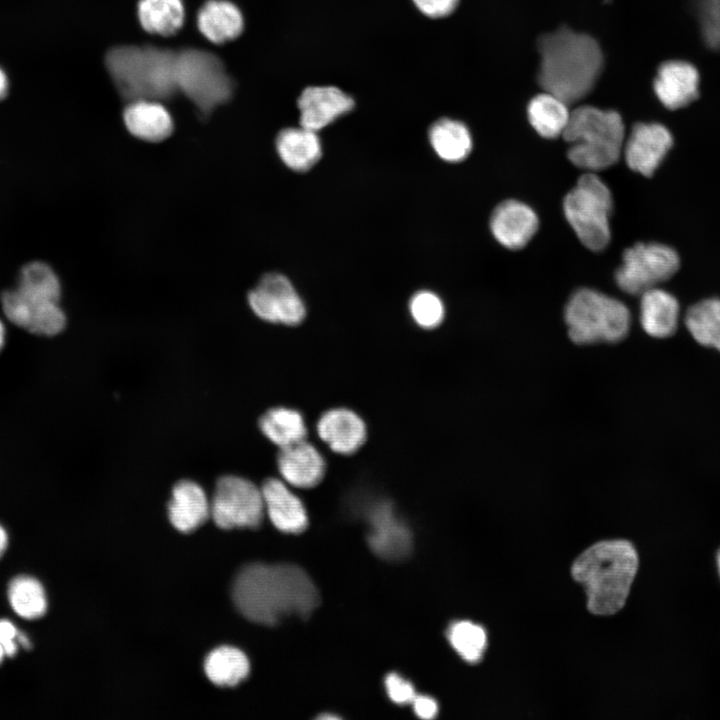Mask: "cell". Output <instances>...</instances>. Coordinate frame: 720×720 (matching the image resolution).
I'll list each match as a JSON object with an SVG mask.
<instances>
[{
    "instance_id": "obj_1",
    "label": "cell",
    "mask_w": 720,
    "mask_h": 720,
    "mask_svg": "<svg viewBox=\"0 0 720 720\" xmlns=\"http://www.w3.org/2000/svg\"><path fill=\"white\" fill-rule=\"evenodd\" d=\"M232 597L244 617L263 625H274L290 615L307 617L319 603L308 574L292 564L245 566L234 580Z\"/></svg>"
},
{
    "instance_id": "obj_39",
    "label": "cell",
    "mask_w": 720,
    "mask_h": 720,
    "mask_svg": "<svg viewBox=\"0 0 720 720\" xmlns=\"http://www.w3.org/2000/svg\"><path fill=\"white\" fill-rule=\"evenodd\" d=\"M8 90V80L3 72V70L0 68V99L6 96Z\"/></svg>"
},
{
    "instance_id": "obj_40",
    "label": "cell",
    "mask_w": 720,
    "mask_h": 720,
    "mask_svg": "<svg viewBox=\"0 0 720 720\" xmlns=\"http://www.w3.org/2000/svg\"><path fill=\"white\" fill-rule=\"evenodd\" d=\"M8 544V536L4 528L0 525V557L4 553Z\"/></svg>"
},
{
    "instance_id": "obj_6",
    "label": "cell",
    "mask_w": 720,
    "mask_h": 720,
    "mask_svg": "<svg viewBox=\"0 0 720 720\" xmlns=\"http://www.w3.org/2000/svg\"><path fill=\"white\" fill-rule=\"evenodd\" d=\"M564 318L571 340L578 344L619 341L627 335L631 321L624 303L588 288L571 295Z\"/></svg>"
},
{
    "instance_id": "obj_3",
    "label": "cell",
    "mask_w": 720,
    "mask_h": 720,
    "mask_svg": "<svg viewBox=\"0 0 720 720\" xmlns=\"http://www.w3.org/2000/svg\"><path fill=\"white\" fill-rule=\"evenodd\" d=\"M638 569V556L625 540L596 543L572 566L573 578L587 594V607L597 615H610L625 604Z\"/></svg>"
},
{
    "instance_id": "obj_15",
    "label": "cell",
    "mask_w": 720,
    "mask_h": 720,
    "mask_svg": "<svg viewBox=\"0 0 720 720\" xmlns=\"http://www.w3.org/2000/svg\"><path fill=\"white\" fill-rule=\"evenodd\" d=\"M699 82V72L693 64L683 60H669L658 67L653 89L667 109L677 110L698 99Z\"/></svg>"
},
{
    "instance_id": "obj_44",
    "label": "cell",
    "mask_w": 720,
    "mask_h": 720,
    "mask_svg": "<svg viewBox=\"0 0 720 720\" xmlns=\"http://www.w3.org/2000/svg\"><path fill=\"white\" fill-rule=\"evenodd\" d=\"M4 656H6L3 646L0 644V663L2 662Z\"/></svg>"
},
{
    "instance_id": "obj_21",
    "label": "cell",
    "mask_w": 720,
    "mask_h": 720,
    "mask_svg": "<svg viewBox=\"0 0 720 720\" xmlns=\"http://www.w3.org/2000/svg\"><path fill=\"white\" fill-rule=\"evenodd\" d=\"M123 121L130 134L147 142L163 141L174 129L169 111L156 100L140 99L128 102L123 111Z\"/></svg>"
},
{
    "instance_id": "obj_27",
    "label": "cell",
    "mask_w": 720,
    "mask_h": 720,
    "mask_svg": "<svg viewBox=\"0 0 720 720\" xmlns=\"http://www.w3.org/2000/svg\"><path fill=\"white\" fill-rule=\"evenodd\" d=\"M568 104L559 97L543 91L534 96L527 106L528 120L543 138L562 136L570 117Z\"/></svg>"
},
{
    "instance_id": "obj_35",
    "label": "cell",
    "mask_w": 720,
    "mask_h": 720,
    "mask_svg": "<svg viewBox=\"0 0 720 720\" xmlns=\"http://www.w3.org/2000/svg\"><path fill=\"white\" fill-rule=\"evenodd\" d=\"M389 698L397 704H407L416 696L413 685L396 673H390L385 679Z\"/></svg>"
},
{
    "instance_id": "obj_12",
    "label": "cell",
    "mask_w": 720,
    "mask_h": 720,
    "mask_svg": "<svg viewBox=\"0 0 720 720\" xmlns=\"http://www.w3.org/2000/svg\"><path fill=\"white\" fill-rule=\"evenodd\" d=\"M248 303L256 316L270 323L295 326L306 315L303 300L292 282L281 273L265 274L249 292Z\"/></svg>"
},
{
    "instance_id": "obj_36",
    "label": "cell",
    "mask_w": 720,
    "mask_h": 720,
    "mask_svg": "<svg viewBox=\"0 0 720 720\" xmlns=\"http://www.w3.org/2000/svg\"><path fill=\"white\" fill-rule=\"evenodd\" d=\"M416 8L425 16L438 19L449 16L456 9L459 0H412Z\"/></svg>"
},
{
    "instance_id": "obj_31",
    "label": "cell",
    "mask_w": 720,
    "mask_h": 720,
    "mask_svg": "<svg viewBox=\"0 0 720 720\" xmlns=\"http://www.w3.org/2000/svg\"><path fill=\"white\" fill-rule=\"evenodd\" d=\"M684 321L699 344L720 351V299L709 298L695 303L687 310Z\"/></svg>"
},
{
    "instance_id": "obj_38",
    "label": "cell",
    "mask_w": 720,
    "mask_h": 720,
    "mask_svg": "<svg viewBox=\"0 0 720 720\" xmlns=\"http://www.w3.org/2000/svg\"><path fill=\"white\" fill-rule=\"evenodd\" d=\"M412 704L414 712L421 719H432L438 713L437 702L429 696L416 695Z\"/></svg>"
},
{
    "instance_id": "obj_22",
    "label": "cell",
    "mask_w": 720,
    "mask_h": 720,
    "mask_svg": "<svg viewBox=\"0 0 720 720\" xmlns=\"http://www.w3.org/2000/svg\"><path fill=\"white\" fill-rule=\"evenodd\" d=\"M172 525L183 533L201 526L210 516V502L200 485L190 480L178 482L168 505Z\"/></svg>"
},
{
    "instance_id": "obj_10",
    "label": "cell",
    "mask_w": 720,
    "mask_h": 720,
    "mask_svg": "<svg viewBox=\"0 0 720 720\" xmlns=\"http://www.w3.org/2000/svg\"><path fill=\"white\" fill-rule=\"evenodd\" d=\"M264 512L261 488L239 476L219 478L210 503V516L218 527L256 528Z\"/></svg>"
},
{
    "instance_id": "obj_4",
    "label": "cell",
    "mask_w": 720,
    "mask_h": 720,
    "mask_svg": "<svg viewBox=\"0 0 720 720\" xmlns=\"http://www.w3.org/2000/svg\"><path fill=\"white\" fill-rule=\"evenodd\" d=\"M105 63L112 80L128 102L164 100L177 92L176 52L151 45L111 48Z\"/></svg>"
},
{
    "instance_id": "obj_20",
    "label": "cell",
    "mask_w": 720,
    "mask_h": 720,
    "mask_svg": "<svg viewBox=\"0 0 720 720\" xmlns=\"http://www.w3.org/2000/svg\"><path fill=\"white\" fill-rule=\"evenodd\" d=\"M261 491L265 512L278 530L297 534L307 528L308 516L304 504L286 482L270 478L264 482Z\"/></svg>"
},
{
    "instance_id": "obj_11",
    "label": "cell",
    "mask_w": 720,
    "mask_h": 720,
    "mask_svg": "<svg viewBox=\"0 0 720 720\" xmlns=\"http://www.w3.org/2000/svg\"><path fill=\"white\" fill-rule=\"evenodd\" d=\"M1 303L6 318L30 333L53 336L65 327L58 299L16 287L2 294Z\"/></svg>"
},
{
    "instance_id": "obj_17",
    "label": "cell",
    "mask_w": 720,
    "mask_h": 720,
    "mask_svg": "<svg viewBox=\"0 0 720 720\" xmlns=\"http://www.w3.org/2000/svg\"><path fill=\"white\" fill-rule=\"evenodd\" d=\"M535 211L527 204L510 199L493 210L490 229L494 238L504 247L518 250L527 245L538 229Z\"/></svg>"
},
{
    "instance_id": "obj_23",
    "label": "cell",
    "mask_w": 720,
    "mask_h": 720,
    "mask_svg": "<svg viewBox=\"0 0 720 720\" xmlns=\"http://www.w3.org/2000/svg\"><path fill=\"white\" fill-rule=\"evenodd\" d=\"M281 161L296 172L310 170L322 156V145L318 132L299 127L282 129L275 141Z\"/></svg>"
},
{
    "instance_id": "obj_8",
    "label": "cell",
    "mask_w": 720,
    "mask_h": 720,
    "mask_svg": "<svg viewBox=\"0 0 720 720\" xmlns=\"http://www.w3.org/2000/svg\"><path fill=\"white\" fill-rule=\"evenodd\" d=\"M175 74L177 91L204 116L232 96V79L221 59L212 52L197 48L176 52Z\"/></svg>"
},
{
    "instance_id": "obj_14",
    "label": "cell",
    "mask_w": 720,
    "mask_h": 720,
    "mask_svg": "<svg viewBox=\"0 0 720 720\" xmlns=\"http://www.w3.org/2000/svg\"><path fill=\"white\" fill-rule=\"evenodd\" d=\"M300 126L320 131L355 107L354 99L336 86L306 87L297 100Z\"/></svg>"
},
{
    "instance_id": "obj_26",
    "label": "cell",
    "mask_w": 720,
    "mask_h": 720,
    "mask_svg": "<svg viewBox=\"0 0 720 720\" xmlns=\"http://www.w3.org/2000/svg\"><path fill=\"white\" fill-rule=\"evenodd\" d=\"M431 147L446 162L463 161L471 153L473 142L468 127L461 121L440 118L428 131Z\"/></svg>"
},
{
    "instance_id": "obj_32",
    "label": "cell",
    "mask_w": 720,
    "mask_h": 720,
    "mask_svg": "<svg viewBox=\"0 0 720 720\" xmlns=\"http://www.w3.org/2000/svg\"><path fill=\"white\" fill-rule=\"evenodd\" d=\"M8 598L13 610L25 619L39 618L47 610L45 591L32 577L14 578L9 584Z\"/></svg>"
},
{
    "instance_id": "obj_7",
    "label": "cell",
    "mask_w": 720,
    "mask_h": 720,
    "mask_svg": "<svg viewBox=\"0 0 720 720\" xmlns=\"http://www.w3.org/2000/svg\"><path fill=\"white\" fill-rule=\"evenodd\" d=\"M613 199L607 185L594 172H586L563 199V212L581 243L599 252L610 241L609 218Z\"/></svg>"
},
{
    "instance_id": "obj_30",
    "label": "cell",
    "mask_w": 720,
    "mask_h": 720,
    "mask_svg": "<svg viewBox=\"0 0 720 720\" xmlns=\"http://www.w3.org/2000/svg\"><path fill=\"white\" fill-rule=\"evenodd\" d=\"M204 670L213 684L231 687L248 676L250 665L243 652L224 646L215 649L207 656Z\"/></svg>"
},
{
    "instance_id": "obj_37",
    "label": "cell",
    "mask_w": 720,
    "mask_h": 720,
    "mask_svg": "<svg viewBox=\"0 0 720 720\" xmlns=\"http://www.w3.org/2000/svg\"><path fill=\"white\" fill-rule=\"evenodd\" d=\"M17 633L16 627L10 621L0 620V644L8 657H13L17 653Z\"/></svg>"
},
{
    "instance_id": "obj_43",
    "label": "cell",
    "mask_w": 720,
    "mask_h": 720,
    "mask_svg": "<svg viewBox=\"0 0 720 720\" xmlns=\"http://www.w3.org/2000/svg\"><path fill=\"white\" fill-rule=\"evenodd\" d=\"M716 565H717V570H718L719 577H720V548L718 549V551L716 553Z\"/></svg>"
},
{
    "instance_id": "obj_24",
    "label": "cell",
    "mask_w": 720,
    "mask_h": 720,
    "mask_svg": "<svg viewBox=\"0 0 720 720\" xmlns=\"http://www.w3.org/2000/svg\"><path fill=\"white\" fill-rule=\"evenodd\" d=\"M201 34L214 44H224L238 38L244 29L240 9L227 0H208L197 15Z\"/></svg>"
},
{
    "instance_id": "obj_41",
    "label": "cell",
    "mask_w": 720,
    "mask_h": 720,
    "mask_svg": "<svg viewBox=\"0 0 720 720\" xmlns=\"http://www.w3.org/2000/svg\"><path fill=\"white\" fill-rule=\"evenodd\" d=\"M16 640H17L18 643H20V644H21L24 648H26V649H29L30 646H31V644H30L28 638L26 637V635L23 634V633H21V632H18V633H17Z\"/></svg>"
},
{
    "instance_id": "obj_16",
    "label": "cell",
    "mask_w": 720,
    "mask_h": 720,
    "mask_svg": "<svg viewBox=\"0 0 720 720\" xmlns=\"http://www.w3.org/2000/svg\"><path fill=\"white\" fill-rule=\"evenodd\" d=\"M369 512L371 530L368 542L372 550L387 560L405 558L411 549V534L407 526L396 517L392 506L380 502Z\"/></svg>"
},
{
    "instance_id": "obj_34",
    "label": "cell",
    "mask_w": 720,
    "mask_h": 720,
    "mask_svg": "<svg viewBox=\"0 0 720 720\" xmlns=\"http://www.w3.org/2000/svg\"><path fill=\"white\" fill-rule=\"evenodd\" d=\"M409 311L414 322L425 329L438 327L445 314L440 297L428 290L419 291L412 296L409 302Z\"/></svg>"
},
{
    "instance_id": "obj_42",
    "label": "cell",
    "mask_w": 720,
    "mask_h": 720,
    "mask_svg": "<svg viewBox=\"0 0 720 720\" xmlns=\"http://www.w3.org/2000/svg\"><path fill=\"white\" fill-rule=\"evenodd\" d=\"M5 336H6L5 326H4L3 322L0 320V351L4 346Z\"/></svg>"
},
{
    "instance_id": "obj_19",
    "label": "cell",
    "mask_w": 720,
    "mask_h": 720,
    "mask_svg": "<svg viewBox=\"0 0 720 720\" xmlns=\"http://www.w3.org/2000/svg\"><path fill=\"white\" fill-rule=\"evenodd\" d=\"M316 430L319 438L335 453L350 455L365 442L367 428L363 419L347 408H334L319 418Z\"/></svg>"
},
{
    "instance_id": "obj_9",
    "label": "cell",
    "mask_w": 720,
    "mask_h": 720,
    "mask_svg": "<svg viewBox=\"0 0 720 720\" xmlns=\"http://www.w3.org/2000/svg\"><path fill=\"white\" fill-rule=\"evenodd\" d=\"M679 265L673 248L660 243H636L624 251L615 280L622 291L641 295L670 279Z\"/></svg>"
},
{
    "instance_id": "obj_28",
    "label": "cell",
    "mask_w": 720,
    "mask_h": 720,
    "mask_svg": "<svg viewBox=\"0 0 720 720\" xmlns=\"http://www.w3.org/2000/svg\"><path fill=\"white\" fill-rule=\"evenodd\" d=\"M137 13L146 32L164 37L176 34L185 19L182 0H139Z\"/></svg>"
},
{
    "instance_id": "obj_13",
    "label": "cell",
    "mask_w": 720,
    "mask_h": 720,
    "mask_svg": "<svg viewBox=\"0 0 720 720\" xmlns=\"http://www.w3.org/2000/svg\"><path fill=\"white\" fill-rule=\"evenodd\" d=\"M672 145V134L664 125L636 123L624 142L623 153L631 170L650 177Z\"/></svg>"
},
{
    "instance_id": "obj_33",
    "label": "cell",
    "mask_w": 720,
    "mask_h": 720,
    "mask_svg": "<svg viewBox=\"0 0 720 720\" xmlns=\"http://www.w3.org/2000/svg\"><path fill=\"white\" fill-rule=\"evenodd\" d=\"M448 639L457 653L467 662H478L486 648L487 638L484 629L470 621L452 624Z\"/></svg>"
},
{
    "instance_id": "obj_29",
    "label": "cell",
    "mask_w": 720,
    "mask_h": 720,
    "mask_svg": "<svg viewBox=\"0 0 720 720\" xmlns=\"http://www.w3.org/2000/svg\"><path fill=\"white\" fill-rule=\"evenodd\" d=\"M261 432L280 448L305 440L307 428L300 412L287 407L268 410L259 421Z\"/></svg>"
},
{
    "instance_id": "obj_18",
    "label": "cell",
    "mask_w": 720,
    "mask_h": 720,
    "mask_svg": "<svg viewBox=\"0 0 720 720\" xmlns=\"http://www.w3.org/2000/svg\"><path fill=\"white\" fill-rule=\"evenodd\" d=\"M277 466L284 482L303 489L318 485L326 471L322 454L305 440L280 448Z\"/></svg>"
},
{
    "instance_id": "obj_2",
    "label": "cell",
    "mask_w": 720,
    "mask_h": 720,
    "mask_svg": "<svg viewBox=\"0 0 720 720\" xmlns=\"http://www.w3.org/2000/svg\"><path fill=\"white\" fill-rule=\"evenodd\" d=\"M540 56L538 83L543 91L568 105L584 99L594 88L602 71L603 54L588 34L566 26L538 38Z\"/></svg>"
},
{
    "instance_id": "obj_5",
    "label": "cell",
    "mask_w": 720,
    "mask_h": 720,
    "mask_svg": "<svg viewBox=\"0 0 720 720\" xmlns=\"http://www.w3.org/2000/svg\"><path fill=\"white\" fill-rule=\"evenodd\" d=\"M562 137L570 144L567 150L570 162L587 172H596L613 166L620 159L625 126L621 115L614 110L581 105L570 112Z\"/></svg>"
},
{
    "instance_id": "obj_25",
    "label": "cell",
    "mask_w": 720,
    "mask_h": 720,
    "mask_svg": "<svg viewBox=\"0 0 720 720\" xmlns=\"http://www.w3.org/2000/svg\"><path fill=\"white\" fill-rule=\"evenodd\" d=\"M679 303L670 293L652 288L641 294L640 321L644 331L655 338H666L676 331Z\"/></svg>"
}]
</instances>
